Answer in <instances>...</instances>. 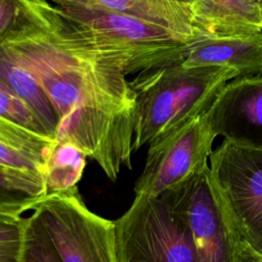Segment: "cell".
I'll list each match as a JSON object with an SVG mask.
<instances>
[{
    "label": "cell",
    "instance_id": "obj_1",
    "mask_svg": "<svg viewBox=\"0 0 262 262\" xmlns=\"http://www.w3.org/2000/svg\"><path fill=\"white\" fill-rule=\"evenodd\" d=\"M27 24L0 39L1 53L27 67L59 119L56 140L96 148L132 124L135 95L124 70L101 54L49 0H31Z\"/></svg>",
    "mask_w": 262,
    "mask_h": 262
},
{
    "label": "cell",
    "instance_id": "obj_2",
    "mask_svg": "<svg viewBox=\"0 0 262 262\" xmlns=\"http://www.w3.org/2000/svg\"><path fill=\"white\" fill-rule=\"evenodd\" d=\"M238 77L234 68L189 66L178 57L136 74L130 81L135 95L133 151L207 113L220 90Z\"/></svg>",
    "mask_w": 262,
    "mask_h": 262
},
{
    "label": "cell",
    "instance_id": "obj_3",
    "mask_svg": "<svg viewBox=\"0 0 262 262\" xmlns=\"http://www.w3.org/2000/svg\"><path fill=\"white\" fill-rule=\"evenodd\" d=\"M193 177L158 196L135 195L115 220L118 262H196L188 214Z\"/></svg>",
    "mask_w": 262,
    "mask_h": 262
},
{
    "label": "cell",
    "instance_id": "obj_4",
    "mask_svg": "<svg viewBox=\"0 0 262 262\" xmlns=\"http://www.w3.org/2000/svg\"><path fill=\"white\" fill-rule=\"evenodd\" d=\"M53 4L101 54L117 62L127 76L177 58L183 46L191 41L129 14L73 2Z\"/></svg>",
    "mask_w": 262,
    "mask_h": 262
},
{
    "label": "cell",
    "instance_id": "obj_5",
    "mask_svg": "<svg viewBox=\"0 0 262 262\" xmlns=\"http://www.w3.org/2000/svg\"><path fill=\"white\" fill-rule=\"evenodd\" d=\"M62 262H118L115 221L90 211L76 187L31 201Z\"/></svg>",
    "mask_w": 262,
    "mask_h": 262
},
{
    "label": "cell",
    "instance_id": "obj_6",
    "mask_svg": "<svg viewBox=\"0 0 262 262\" xmlns=\"http://www.w3.org/2000/svg\"><path fill=\"white\" fill-rule=\"evenodd\" d=\"M209 163L214 185L241 241L262 256V150L224 139Z\"/></svg>",
    "mask_w": 262,
    "mask_h": 262
},
{
    "label": "cell",
    "instance_id": "obj_7",
    "mask_svg": "<svg viewBox=\"0 0 262 262\" xmlns=\"http://www.w3.org/2000/svg\"><path fill=\"white\" fill-rule=\"evenodd\" d=\"M216 135L207 113L156 137L149 144L143 170L135 182V195L158 196L189 181L209 166Z\"/></svg>",
    "mask_w": 262,
    "mask_h": 262
},
{
    "label": "cell",
    "instance_id": "obj_8",
    "mask_svg": "<svg viewBox=\"0 0 262 262\" xmlns=\"http://www.w3.org/2000/svg\"><path fill=\"white\" fill-rule=\"evenodd\" d=\"M55 142L0 119L1 198L40 199L47 194L46 162Z\"/></svg>",
    "mask_w": 262,
    "mask_h": 262
},
{
    "label": "cell",
    "instance_id": "obj_9",
    "mask_svg": "<svg viewBox=\"0 0 262 262\" xmlns=\"http://www.w3.org/2000/svg\"><path fill=\"white\" fill-rule=\"evenodd\" d=\"M188 214L196 262H236L241 238L214 185L210 166L192 179Z\"/></svg>",
    "mask_w": 262,
    "mask_h": 262
},
{
    "label": "cell",
    "instance_id": "obj_10",
    "mask_svg": "<svg viewBox=\"0 0 262 262\" xmlns=\"http://www.w3.org/2000/svg\"><path fill=\"white\" fill-rule=\"evenodd\" d=\"M207 118L216 137L262 150V75L229 81L218 93Z\"/></svg>",
    "mask_w": 262,
    "mask_h": 262
},
{
    "label": "cell",
    "instance_id": "obj_11",
    "mask_svg": "<svg viewBox=\"0 0 262 262\" xmlns=\"http://www.w3.org/2000/svg\"><path fill=\"white\" fill-rule=\"evenodd\" d=\"M178 59L189 66L234 68L242 77L262 75V32L196 36L187 42Z\"/></svg>",
    "mask_w": 262,
    "mask_h": 262
},
{
    "label": "cell",
    "instance_id": "obj_12",
    "mask_svg": "<svg viewBox=\"0 0 262 262\" xmlns=\"http://www.w3.org/2000/svg\"><path fill=\"white\" fill-rule=\"evenodd\" d=\"M196 36L262 32L261 8L254 0H195Z\"/></svg>",
    "mask_w": 262,
    "mask_h": 262
},
{
    "label": "cell",
    "instance_id": "obj_13",
    "mask_svg": "<svg viewBox=\"0 0 262 262\" xmlns=\"http://www.w3.org/2000/svg\"><path fill=\"white\" fill-rule=\"evenodd\" d=\"M56 2H73L105 8L129 14L171 32L188 40L196 37L192 5L172 0H49Z\"/></svg>",
    "mask_w": 262,
    "mask_h": 262
},
{
    "label": "cell",
    "instance_id": "obj_14",
    "mask_svg": "<svg viewBox=\"0 0 262 262\" xmlns=\"http://www.w3.org/2000/svg\"><path fill=\"white\" fill-rule=\"evenodd\" d=\"M0 81L5 83L33 111L48 136L56 140L59 119L36 76L24 64L0 54Z\"/></svg>",
    "mask_w": 262,
    "mask_h": 262
},
{
    "label": "cell",
    "instance_id": "obj_15",
    "mask_svg": "<svg viewBox=\"0 0 262 262\" xmlns=\"http://www.w3.org/2000/svg\"><path fill=\"white\" fill-rule=\"evenodd\" d=\"M86 158L87 155L75 144L56 140L46 162L47 194L76 187L82 178Z\"/></svg>",
    "mask_w": 262,
    "mask_h": 262
},
{
    "label": "cell",
    "instance_id": "obj_16",
    "mask_svg": "<svg viewBox=\"0 0 262 262\" xmlns=\"http://www.w3.org/2000/svg\"><path fill=\"white\" fill-rule=\"evenodd\" d=\"M29 199L0 200V262H25L24 245Z\"/></svg>",
    "mask_w": 262,
    "mask_h": 262
},
{
    "label": "cell",
    "instance_id": "obj_17",
    "mask_svg": "<svg viewBox=\"0 0 262 262\" xmlns=\"http://www.w3.org/2000/svg\"><path fill=\"white\" fill-rule=\"evenodd\" d=\"M0 119L32 132L48 136L44 126L41 124L29 105L1 81Z\"/></svg>",
    "mask_w": 262,
    "mask_h": 262
},
{
    "label": "cell",
    "instance_id": "obj_18",
    "mask_svg": "<svg viewBox=\"0 0 262 262\" xmlns=\"http://www.w3.org/2000/svg\"><path fill=\"white\" fill-rule=\"evenodd\" d=\"M24 258L25 262H62L50 237L34 213L27 217Z\"/></svg>",
    "mask_w": 262,
    "mask_h": 262
},
{
    "label": "cell",
    "instance_id": "obj_19",
    "mask_svg": "<svg viewBox=\"0 0 262 262\" xmlns=\"http://www.w3.org/2000/svg\"><path fill=\"white\" fill-rule=\"evenodd\" d=\"M236 262H262V256L254 252L241 241Z\"/></svg>",
    "mask_w": 262,
    "mask_h": 262
},
{
    "label": "cell",
    "instance_id": "obj_20",
    "mask_svg": "<svg viewBox=\"0 0 262 262\" xmlns=\"http://www.w3.org/2000/svg\"><path fill=\"white\" fill-rule=\"evenodd\" d=\"M175 2H179L182 4H187V5H193V3L195 2V0H172Z\"/></svg>",
    "mask_w": 262,
    "mask_h": 262
},
{
    "label": "cell",
    "instance_id": "obj_21",
    "mask_svg": "<svg viewBox=\"0 0 262 262\" xmlns=\"http://www.w3.org/2000/svg\"><path fill=\"white\" fill-rule=\"evenodd\" d=\"M254 1L259 5L260 8H262V0H254Z\"/></svg>",
    "mask_w": 262,
    "mask_h": 262
},
{
    "label": "cell",
    "instance_id": "obj_22",
    "mask_svg": "<svg viewBox=\"0 0 262 262\" xmlns=\"http://www.w3.org/2000/svg\"><path fill=\"white\" fill-rule=\"evenodd\" d=\"M261 17H262V8H261Z\"/></svg>",
    "mask_w": 262,
    "mask_h": 262
}]
</instances>
